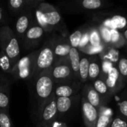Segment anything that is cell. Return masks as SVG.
I'll return each mask as SVG.
<instances>
[{
  "label": "cell",
  "mask_w": 127,
  "mask_h": 127,
  "mask_svg": "<svg viewBox=\"0 0 127 127\" xmlns=\"http://www.w3.org/2000/svg\"><path fill=\"white\" fill-rule=\"evenodd\" d=\"M27 84L30 92L31 117L35 121L42 106L54 96L55 83L51 74V68L43 71Z\"/></svg>",
  "instance_id": "obj_1"
},
{
  "label": "cell",
  "mask_w": 127,
  "mask_h": 127,
  "mask_svg": "<svg viewBox=\"0 0 127 127\" xmlns=\"http://www.w3.org/2000/svg\"><path fill=\"white\" fill-rule=\"evenodd\" d=\"M34 16L36 22L45 30L47 34L58 31L60 35L67 36L65 35L66 31L63 29L65 25L62 16L60 12L51 4L42 1L34 10Z\"/></svg>",
  "instance_id": "obj_2"
},
{
  "label": "cell",
  "mask_w": 127,
  "mask_h": 127,
  "mask_svg": "<svg viewBox=\"0 0 127 127\" xmlns=\"http://www.w3.org/2000/svg\"><path fill=\"white\" fill-rule=\"evenodd\" d=\"M38 52L39 49H36L17 61L10 73L11 80L13 79L15 81L24 80L27 83L31 80L35 70V63Z\"/></svg>",
  "instance_id": "obj_3"
},
{
  "label": "cell",
  "mask_w": 127,
  "mask_h": 127,
  "mask_svg": "<svg viewBox=\"0 0 127 127\" xmlns=\"http://www.w3.org/2000/svg\"><path fill=\"white\" fill-rule=\"evenodd\" d=\"M0 48L15 65L20 59V43L13 30L7 25L0 28Z\"/></svg>",
  "instance_id": "obj_4"
},
{
  "label": "cell",
  "mask_w": 127,
  "mask_h": 127,
  "mask_svg": "<svg viewBox=\"0 0 127 127\" xmlns=\"http://www.w3.org/2000/svg\"><path fill=\"white\" fill-rule=\"evenodd\" d=\"M54 63V54L53 48V34L48 36L39 52L36 59L35 70L32 79L36 78L43 71L51 68ZM31 79V80H32Z\"/></svg>",
  "instance_id": "obj_5"
},
{
  "label": "cell",
  "mask_w": 127,
  "mask_h": 127,
  "mask_svg": "<svg viewBox=\"0 0 127 127\" xmlns=\"http://www.w3.org/2000/svg\"><path fill=\"white\" fill-rule=\"evenodd\" d=\"M51 74L55 84L77 81L74 79L68 57L54 63L51 68Z\"/></svg>",
  "instance_id": "obj_6"
},
{
  "label": "cell",
  "mask_w": 127,
  "mask_h": 127,
  "mask_svg": "<svg viewBox=\"0 0 127 127\" xmlns=\"http://www.w3.org/2000/svg\"><path fill=\"white\" fill-rule=\"evenodd\" d=\"M58 118V112L57 109V100L54 95L49 100H48L39 110L35 123L37 127L46 126L51 127V124Z\"/></svg>",
  "instance_id": "obj_7"
},
{
  "label": "cell",
  "mask_w": 127,
  "mask_h": 127,
  "mask_svg": "<svg viewBox=\"0 0 127 127\" xmlns=\"http://www.w3.org/2000/svg\"><path fill=\"white\" fill-rule=\"evenodd\" d=\"M48 35L45 30L34 20L21 43L26 51H34L42 42L45 36Z\"/></svg>",
  "instance_id": "obj_8"
},
{
  "label": "cell",
  "mask_w": 127,
  "mask_h": 127,
  "mask_svg": "<svg viewBox=\"0 0 127 127\" xmlns=\"http://www.w3.org/2000/svg\"><path fill=\"white\" fill-rule=\"evenodd\" d=\"M34 10L35 9L29 10L22 13V14L19 15L16 21L15 29L13 30V31L16 37L18 38L20 44L22 43L26 32L35 20Z\"/></svg>",
  "instance_id": "obj_9"
},
{
  "label": "cell",
  "mask_w": 127,
  "mask_h": 127,
  "mask_svg": "<svg viewBox=\"0 0 127 127\" xmlns=\"http://www.w3.org/2000/svg\"><path fill=\"white\" fill-rule=\"evenodd\" d=\"M53 48L54 63L68 57L71 46L69 43L68 36H64L56 33H53Z\"/></svg>",
  "instance_id": "obj_10"
},
{
  "label": "cell",
  "mask_w": 127,
  "mask_h": 127,
  "mask_svg": "<svg viewBox=\"0 0 127 127\" xmlns=\"http://www.w3.org/2000/svg\"><path fill=\"white\" fill-rule=\"evenodd\" d=\"M81 88V83L78 81L55 84L54 95L55 97H70L77 95Z\"/></svg>",
  "instance_id": "obj_11"
},
{
  "label": "cell",
  "mask_w": 127,
  "mask_h": 127,
  "mask_svg": "<svg viewBox=\"0 0 127 127\" xmlns=\"http://www.w3.org/2000/svg\"><path fill=\"white\" fill-rule=\"evenodd\" d=\"M41 1L38 0H10L7 4L12 14L20 15L27 10L36 9Z\"/></svg>",
  "instance_id": "obj_12"
},
{
  "label": "cell",
  "mask_w": 127,
  "mask_h": 127,
  "mask_svg": "<svg viewBox=\"0 0 127 127\" xmlns=\"http://www.w3.org/2000/svg\"><path fill=\"white\" fill-rule=\"evenodd\" d=\"M82 112L86 127H95L98 119L99 113L97 109L91 105L83 97L81 99Z\"/></svg>",
  "instance_id": "obj_13"
},
{
  "label": "cell",
  "mask_w": 127,
  "mask_h": 127,
  "mask_svg": "<svg viewBox=\"0 0 127 127\" xmlns=\"http://www.w3.org/2000/svg\"><path fill=\"white\" fill-rule=\"evenodd\" d=\"M83 97L96 109L101 107V96L91 84H86L83 89Z\"/></svg>",
  "instance_id": "obj_14"
},
{
  "label": "cell",
  "mask_w": 127,
  "mask_h": 127,
  "mask_svg": "<svg viewBox=\"0 0 127 127\" xmlns=\"http://www.w3.org/2000/svg\"><path fill=\"white\" fill-rule=\"evenodd\" d=\"M68 60L71 70L74 77V79L77 81H79V68L80 63V50L75 48H71L68 54Z\"/></svg>",
  "instance_id": "obj_15"
},
{
  "label": "cell",
  "mask_w": 127,
  "mask_h": 127,
  "mask_svg": "<svg viewBox=\"0 0 127 127\" xmlns=\"http://www.w3.org/2000/svg\"><path fill=\"white\" fill-rule=\"evenodd\" d=\"M121 75L118 72V68L112 66L111 69L107 73V78L105 80L106 86L110 92H115L118 90V87L121 85Z\"/></svg>",
  "instance_id": "obj_16"
},
{
  "label": "cell",
  "mask_w": 127,
  "mask_h": 127,
  "mask_svg": "<svg viewBox=\"0 0 127 127\" xmlns=\"http://www.w3.org/2000/svg\"><path fill=\"white\" fill-rule=\"evenodd\" d=\"M77 95L70 97H56L58 117L67 113L73 106Z\"/></svg>",
  "instance_id": "obj_17"
},
{
  "label": "cell",
  "mask_w": 127,
  "mask_h": 127,
  "mask_svg": "<svg viewBox=\"0 0 127 127\" xmlns=\"http://www.w3.org/2000/svg\"><path fill=\"white\" fill-rule=\"evenodd\" d=\"M89 57L85 54H80V63L79 68V80L81 84L85 83L89 78Z\"/></svg>",
  "instance_id": "obj_18"
},
{
  "label": "cell",
  "mask_w": 127,
  "mask_h": 127,
  "mask_svg": "<svg viewBox=\"0 0 127 127\" xmlns=\"http://www.w3.org/2000/svg\"><path fill=\"white\" fill-rule=\"evenodd\" d=\"M11 84L12 82L9 83L0 90V111L8 112Z\"/></svg>",
  "instance_id": "obj_19"
},
{
  "label": "cell",
  "mask_w": 127,
  "mask_h": 127,
  "mask_svg": "<svg viewBox=\"0 0 127 127\" xmlns=\"http://www.w3.org/2000/svg\"><path fill=\"white\" fill-rule=\"evenodd\" d=\"M100 65L98 60L95 58L89 59V78L88 80L91 81H95L99 77L100 74Z\"/></svg>",
  "instance_id": "obj_20"
},
{
  "label": "cell",
  "mask_w": 127,
  "mask_h": 127,
  "mask_svg": "<svg viewBox=\"0 0 127 127\" xmlns=\"http://www.w3.org/2000/svg\"><path fill=\"white\" fill-rule=\"evenodd\" d=\"M14 65L13 64L12 61L5 54L1 49H0V68L4 74H10Z\"/></svg>",
  "instance_id": "obj_21"
},
{
  "label": "cell",
  "mask_w": 127,
  "mask_h": 127,
  "mask_svg": "<svg viewBox=\"0 0 127 127\" xmlns=\"http://www.w3.org/2000/svg\"><path fill=\"white\" fill-rule=\"evenodd\" d=\"M86 31L83 29H77L74 32H73L71 34L68 36V40L69 43L71 46V48H79L82 37Z\"/></svg>",
  "instance_id": "obj_22"
},
{
  "label": "cell",
  "mask_w": 127,
  "mask_h": 127,
  "mask_svg": "<svg viewBox=\"0 0 127 127\" xmlns=\"http://www.w3.org/2000/svg\"><path fill=\"white\" fill-rule=\"evenodd\" d=\"M111 24L109 25L111 29L117 30V29H122L127 25V19L124 16H115L110 21Z\"/></svg>",
  "instance_id": "obj_23"
},
{
  "label": "cell",
  "mask_w": 127,
  "mask_h": 127,
  "mask_svg": "<svg viewBox=\"0 0 127 127\" xmlns=\"http://www.w3.org/2000/svg\"><path fill=\"white\" fill-rule=\"evenodd\" d=\"M112 122V119L110 113L100 112L95 127H110Z\"/></svg>",
  "instance_id": "obj_24"
},
{
  "label": "cell",
  "mask_w": 127,
  "mask_h": 127,
  "mask_svg": "<svg viewBox=\"0 0 127 127\" xmlns=\"http://www.w3.org/2000/svg\"><path fill=\"white\" fill-rule=\"evenodd\" d=\"M93 87L99 93V95L100 96L101 95H103V96L106 95L107 93L109 92L105 80H103V79H100V78H97L94 81Z\"/></svg>",
  "instance_id": "obj_25"
},
{
  "label": "cell",
  "mask_w": 127,
  "mask_h": 127,
  "mask_svg": "<svg viewBox=\"0 0 127 127\" xmlns=\"http://www.w3.org/2000/svg\"><path fill=\"white\" fill-rule=\"evenodd\" d=\"M101 37L98 30L92 29L89 31V45L93 48H97L101 45Z\"/></svg>",
  "instance_id": "obj_26"
},
{
  "label": "cell",
  "mask_w": 127,
  "mask_h": 127,
  "mask_svg": "<svg viewBox=\"0 0 127 127\" xmlns=\"http://www.w3.org/2000/svg\"><path fill=\"white\" fill-rule=\"evenodd\" d=\"M81 7L87 10H95L103 7V1L100 0H83L80 2Z\"/></svg>",
  "instance_id": "obj_27"
},
{
  "label": "cell",
  "mask_w": 127,
  "mask_h": 127,
  "mask_svg": "<svg viewBox=\"0 0 127 127\" xmlns=\"http://www.w3.org/2000/svg\"><path fill=\"white\" fill-rule=\"evenodd\" d=\"M0 127H14L7 112L0 111Z\"/></svg>",
  "instance_id": "obj_28"
},
{
  "label": "cell",
  "mask_w": 127,
  "mask_h": 127,
  "mask_svg": "<svg viewBox=\"0 0 127 127\" xmlns=\"http://www.w3.org/2000/svg\"><path fill=\"white\" fill-rule=\"evenodd\" d=\"M118 70L120 75L124 78H127V59L121 57L118 61Z\"/></svg>",
  "instance_id": "obj_29"
},
{
  "label": "cell",
  "mask_w": 127,
  "mask_h": 127,
  "mask_svg": "<svg viewBox=\"0 0 127 127\" xmlns=\"http://www.w3.org/2000/svg\"><path fill=\"white\" fill-rule=\"evenodd\" d=\"M99 32L101 39L104 40L106 43H111V30L109 28L104 27Z\"/></svg>",
  "instance_id": "obj_30"
},
{
  "label": "cell",
  "mask_w": 127,
  "mask_h": 127,
  "mask_svg": "<svg viewBox=\"0 0 127 127\" xmlns=\"http://www.w3.org/2000/svg\"><path fill=\"white\" fill-rule=\"evenodd\" d=\"M110 127H127V121L121 118L117 117L112 120Z\"/></svg>",
  "instance_id": "obj_31"
},
{
  "label": "cell",
  "mask_w": 127,
  "mask_h": 127,
  "mask_svg": "<svg viewBox=\"0 0 127 127\" xmlns=\"http://www.w3.org/2000/svg\"><path fill=\"white\" fill-rule=\"evenodd\" d=\"M119 111L121 115L127 119V100H124L118 103Z\"/></svg>",
  "instance_id": "obj_32"
},
{
  "label": "cell",
  "mask_w": 127,
  "mask_h": 127,
  "mask_svg": "<svg viewBox=\"0 0 127 127\" xmlns=\"http://www.w3.org/2000/svg\"><path fill=\"white\" fill-rule=\"evenodd\" d=\"M12 80L6 76L4 73H0V90L4 87L9 83H11Z\"/></svg>",
  "instance_id": "obj_33"
},
{
  "label": "cell",
  "mask_w": 127,
  "mask_h": 127,
  "mask_svg": "<svg viewBox=\"0 0 127 127\" xmlns=\"http://www.w3.org/2000/svg\"><path fill=\"white\" fill-rule=\"evenodd\" d=\"M120 37V33L114 29H111V43L115 44L118 42V39Z\"/></svg>",
  "instance_id": "obj_34"
},
{
  "label": "cell",
  "mask_w": 127,
  "mask_h": 127,
  "mask_svg": "<svg viewBox=\"0 0 127 127\" xmlns=\"http://www.w3.org/2000/svg\"><path fill=\"white\" fill-rule=\"evenodd\" d=\"M4 21H5V16H4L3 9L0 6V24L4 22Z\"/></svg>",
  "instance_id": "obj_35"
},
{
  "label": "cell",
  "mask_w": 127,
  "mask_h": 127,
  "mask_svg": "<svg viewBox=\"0 0 127 127\" xmlns=\"http://www.w3.org/2000/svg\"><path fill=\"white\" fill-rule=\"evenodd\" d=\"M124 37L126 39V41H127V28L124 31Z\"/></svg>",
  "instance_id": "obj_36"
},
{
  "label": "cell",
  "mask_w": 127,
  "mask_h": 127,
  "mask_svg": "<svg viewBox=\"0 0 127 127\" xmlns=\"http://www.w3.org/2000/svg\"><path fill=\"white\" fill-rule=\"evenodd\" d=\"M46 127V126H40V127Z\"/></svg>",
  "instance_id": "obj_37"
}]
</instances>
